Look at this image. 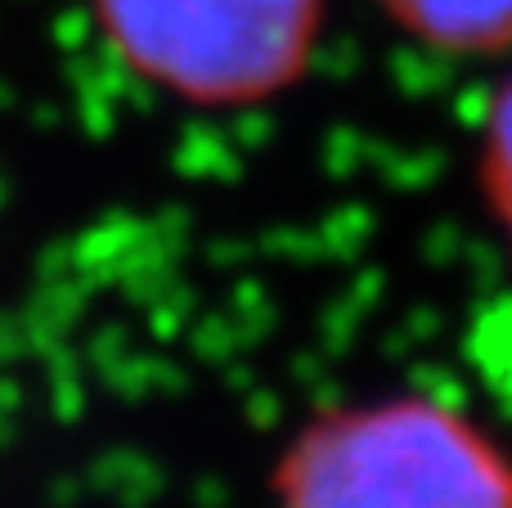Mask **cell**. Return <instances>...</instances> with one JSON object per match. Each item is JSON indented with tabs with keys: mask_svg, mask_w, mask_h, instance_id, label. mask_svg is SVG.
<instances>
[{
	"mask_svg": "<svg viewBox=\"0 0 512 508\" xmlns=\"http://www.w3.org/2000/svg\"><path fill=\"white\" fill-rule=\"evenodd\" d=\"M279 508H512V464L427 396L328 410L274 473Z\"/></svg>",
	"mask_w": 512,
	"mask_h": 508,
	"instance_id": "obj_1",
	"label": "cell"
},
{
	"mask_svg": "<svg viewBox=\"0 0 512 508\" xmlns=\"http://www.w3.org/2000/svg\"><path fill=\"white\" fill-rule=\"evenodd\" d=\"M113 50L194 104H261L310 68L324 0H95Z\"/></svg>",
	"mask_w": 512,
	"mask_h": 508,
	"instance_id": "obj_2",
	"label": "cell"
},
{
	"mask_svg": "<svg viewBox=\"0 0 512 508\" xmlns=\"http://www.w3.org/2000/svg\"><path fill=\"white\" fill-rule=\"evenodd\" d=\"M382 9L445 54H495L512 45V0H382Z\"/></svg>",
	"mask_w": 512,
	"mask_h": 508,
	"instance_id": "obj_3",
	"label": "cell"
},
{
	"mask_svg": "<svg viewBox=\"0 0 512 508\" xmlns=\"http://www.w3.org/2000/svg\"><path fill=\"white\" fill-rule=\"evenodd\" d=\"M481 189L512 248V81L495 95L481 131Z\"/></svg>",
	"mask_w": 512,
	"mask_h": 508,
	"instance_id": "obj_4",
	"label": "cell"
}]
</instances>
